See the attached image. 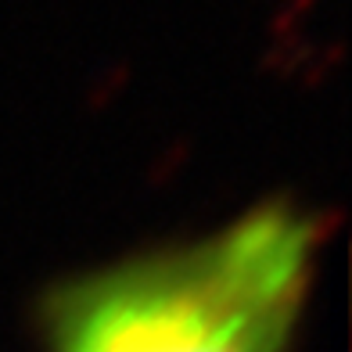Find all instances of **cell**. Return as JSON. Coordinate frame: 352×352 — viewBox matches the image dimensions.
<instances>
[{"label":"cell","mask_w":352,"mask_h":352,"mask_svg":"<svg viewBox=\"0 0 352 352\" xmlns=\"http://www.w3.org/2000/svg\"><path fill=\"white\" fill-rule=\"evenodd\" d=\"M316 227L255 205L195 241L65 280L43 306L47 352H292Z\"/></svg>","instance_id":"obj_1"}]
</instances>
